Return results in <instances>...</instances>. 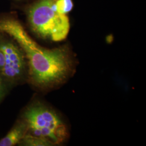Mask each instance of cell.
I'll use <instances>...</instances> for the list:
<instances>
[{
  "instance_id": "1",
  "label": "cell",
  "mask_w": 146,
  "mask_h": 146,
  "mask_svg": "<svg viewBox=\"0 0 146 146\" xmlns=\"http://www.w3.org/2000/svg\"><path fill=\"white\" fill-rule=\"evenodd\" d=\"M0 32L19 43L28 60L32 83L41 88L62 84L72 70L73 62L65 48L48 49L40 46L28 34L21 23L13 19L0 20Z\"/></svg>"
},
{
  "instance_id": "2",
  "label": "cell",
  "mask_w": 146,
  "mask_h": 146,
  "mask_svg": "<svg viewBox=\"0 0 146 146\" xmlns=\"http://www.w3.org/2000/svg\"><path fill=\"white\" fill-rule=\"evenodd\" d=\"M56 0H39L28 11L31 29L42 38L58 42L65 39L70 29L68 16L56 11Z\"/></svg>"
},
{
  "instance_id": "3",
  "label": "cell",
  "mask_w": 146,
  "mask_h": 146,
  "mask_svg": "<svg viewBox=\"0 0 146 146\" xmlns=\"http://www.w3.org/2000/svg\"><path fill=\"white\" fill-rule=\"evenodd\" d=\"M25 122L31 135L60 144L67 136L66 125L52 110L42 104L29 107L24 114Z\"/></svg>"
},
{
  "instance_id": "4",
  "label": "cell",
  "mask_w": 146,
  "mask_h": 146,
  "mask_svg": "<svg viewBox=\"0 0 146 146\" xmlns=\"http://www.w3.org/2000/svg\"><path fill=\"white\" fill-rule=\"evenodd\" d=\"M0 49L5 57V65L1 70L3 75L9 79H15L20 76L25 67L24 54L11 42L1 43Z\"/></svg>"
},
{
  "instance_id": "5",
  "label": "cell",
  "mask_w": 146,
  "mask_h": 146,
  "mask_svg": "<svg viewBox=\"0 0 146 146\" xmlns=\"http://www.w3.org/2000/svg\"><path fill=\"white\" fill-rule=\"evenodd\" d=\"M27 131L28 129L25 122L18 123L0 140V146H13L20 143Z\"/></svg>"
},
{
  "instance_id": "6",
  "label": "cell",
  "mask_w": 146,
  "mask_h": 146,
  "mask_svg": "<svg viewBox=\"0 0 146 146\" xmlns=\"http://www.w3.org/2000/svg\"><path fill=\"white\" fill-rule=\"evenodd\" d=\"M20 143L23 146H50L54 145L52 141L47 139L27 134Z\"/></svg>"
},
{
  "instance_id": "7",
  "label": "cell",
  "mask_w": 146,
  "mask_h": 146,
  "mask_svg": "<svg viewBox=\"0 0 146 146\" xmlns=\"http://www.w3.org/2000/svg\"><path fill=\"white\" fill-rule=\"evenodd\" d=\"M55 7L59 13L67 15L73 9V1L72 0H56Z\"/></svg>"
},
{
  "instance_id": "8",
  "label": "cell",
  "mask_w": 146,
  "mask_h": 146,
  "mask_svg": "<svg viewBox=\"0 0 146 146\" xmlns=\"http://www.w3.org/2000/svg\"><path fill=\"white\" fill-rule=\"evenodd\" d=\"M5 63V57L4 54L0 49V71L3 67Z\"/></svg>"
},
{
  "instance_id": "9",
  "label": "cell",
  "mask_w": 146,
  "mask_h": 146,
  "mask_svg": "<svg viewBox=\"0 0 146 146\" xmlns=\"http://www.w3.org/2000/svg\"><path fill=\"white\" fill-rule=\"evenodd\" d=\"M1 84H0V96H1Z\"/></svg>"
}]
</instances>
